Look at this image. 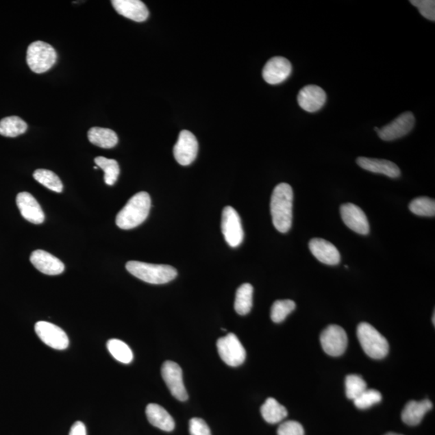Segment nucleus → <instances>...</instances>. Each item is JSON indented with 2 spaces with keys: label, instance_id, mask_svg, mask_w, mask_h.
<instances>
[{
  "label": "nucleus",
  "instance_id": "2eb2a0df",
  "mask_svg": "<svg viewBox=\"0 0 435 435\" xmlns=\"http://www.w3.org/2000/svg\"><path fill=\"white\" fill-rule=\"evenodd\" d=\"M327 101V94L321 87L315 85L306 86L297 95V103L304 111L314 113L319 111Z\"/></svg>",
  "mask_w": 435,
  "mask_h": 435
},
{
  "label": "nucleus",
  "instance_id": "f3484780",
  "mask_svg": "<svg viewBox=\"0 0 435 435\" xmlns=\"http://www.w3.org/2000/svg\"><path fill=\"white\" fill-rule=\"evenodd\" d=\"M309 248L316 259L328 265L340 264L341 256L336 247L326 240L314 238L309 243Z\"/></svg>",
  "mask_w": 435,
  "mask_h": 435
},
{
  "label": "nucleus",
  "instance_id": "0eeeda50",
  "mask_svg": "<svg viewBox=\"0 0 435 435\" xmlns=\"http://www.w3.org/2000/svg\"><path fill=\"white\" fill-rule=\"evenodd\" d=\"M222 232L227 244L236 248L244 240L241 219L239 214L232 207H226L222 214Z\"/></svg>",
  "mask_w": 435,
  "mask_h": 435
},
{
  "label": "nucleus",
  "instance_id": "ea45409f",
  "mask_svg": "<svg viewBox=\"0 0 435 435\" xmlns=\"http://www.w3.org/2000/svg\"><path fill=\"white\" fill-rule=\"evenodd\" d=\"M434 316H435V314H434V315H433V323H434Z\"/></svg>",
  "mask_w": 435,
  "mask_h": 435
},
{
  "label": "nucleus",
  "instance_id": "4be33fe9",
  "mask_svg": "<svg viewBox=\"0 0 435 435\" xmlns=\"http://www.w3.org/2000/svg\"><path fill=\"white\" fill-rule=\"evenodd\" d=\"M146 416L153 427L164 432H171L175 427L172 416L162 406L158 404H149L146 407Z\"/></svg>",
  "mask_w": 435,
  "mask_h": 435
},
{
  "label": "nucleus",
  "instance_id": "a211bd4d",
  "mask_svg": "<svg viewBox=\"0 0 435 435\" xmlns=\"http://www.w3.org/2000/svg\"><path fill=\"white\" fill-rule=\"evenodd\" d=\"M31 263L40 273L50 275H59L65 270V265L60 260L43 250H36L30 256Z\"/></svg>",
  "mask_w": 435,
  "mask_h": 435
},
{
  "label": "nucleus",
  "instance_id": "393cba45",
  "mask_svg": "<svg viewBox=\"0 0 435 435\" xmlns=\"http://www.w3.org/2000/svg\"><path fill=\"white\" fill-rule=\"evenodd\" d=\"M253 287L251 284H243L236 291L235 310L240 315L248 314L253 308Z\"/></svg>",
  "mask_w": 435,
  "mask_h": 435
},
{
  "label": "nucleus",
  "instance_id": "4468645a",
  "mask_svg": "<svg viewBox=\"0 0 435 435\" xmlns=\"http://www.w3.org/2000/svg\"><path fill=\"white\" fill-rule=\"evenodd\" d=\"M292 66L288 59L274 57L265 64L263 69V79L269 84H280L290 76Z\"/></svg>",
  "mask_w": 435,
  "mask_h": 435
},
{
  "label": "nucleus",
  "instance_id": "b1692460",
  "mask_svg": "<svg viewBox=\"0 0 435 435\" xmlns=\"http://www.w3.org/2000/svg\"><path fill=\"white\" fill-rule=\"evenodd\" d=\"M261 415L263 419L270 424L281 423L288 415V411L285 406L280 404L276 399L269 397L261 406Z\"/></svg>",
  "mask_w": 435,
  "mask_h": 435
},
{
  "label": "nucleus",
  "instance_id": "f704fd0d",
  "mask_svg": "<svg viewBox=\"0 0 435 435\" xmlns=\"http://www.w3.org/2000/svg\"><path fill=\"white\" fill-rule=\"evenodd\" d=\"M277 435H305V432L299 423L288 421L278 427Z\"/></svg>",
  "mask_w": 435,
  "mask_h": 435
},
{
  "label": "nucleus",
  "instance_id": "39448f33",
  "mask_svg": "<svg viewBox=\"0 0 435 435\" xmlns=\"http://www.w3.org/2000/svg\"><path fill=\"white\" fill-rule=\"evenodd\" d=\"M57 53L49 44L44 41H35L27 50V63L36 74H43L56 63Z\"/></svg>",
  "mask_w": 435,
  "mask_h": 435
},
{
  "label": "nucleus",
  "instance_id": "c756f323",
  "mask_svg": "<svg viewBox=\"0 0 435 435\" xmlns=\"http://www.w3.org/2000/svg\"><path fill=\"white\" fill-rule=\"evenodd\" d=\"M409 208L419 216L432 217L435 214V201L428 197H419L411 201Z\"/></svg>",
  "mask_w": 435,
  "mask_h": 435
},
{
  "label": "nucleus",
  "instance_id": "423d86ee",
  "mask_svg": "<svg viewBox=\"0 0 435 435\" xmlns=\"http://www.w3.org/2000/svg\"><path fill=\"white\" fill-rule=\"evenodd\" d=\"M217 349L221 358L231 367H238L246 359V351L235 334H228L225 337L219 338Z\"/></svg>",
  "mask_w": 435,
  "mask_h": 435
},
{
  "label": "nucleus",
  "instance_id": "f03ea898",
  "mask_svg": "<svg viewBox=\"0 0 435 435\" xmlns=\"http://www.w3.org/2000/svg\"><path fill=\"white\" fill-rule=\"evenodd\" d=\"M151 208V198L146 192H140L132 196L120 212L118 213L116 225L129 230L143 223L148 218Z\"/></svg>",
  "mask_w": 435,
  "mask_h": 435
},
{
  "label": "nucleus",
  "instance_id": "ddd939ff",
  "mask_svg": "<svg viewBox=\"0 0 435 435\" xmlns=\"http://www.w3.org/2000/svg\"><path fill=\"white\" fill-rule=\"evenodd\" d=\"M343 221L351 230L366 236L370 231L367 216L361 208L353 203L343 204L340 207Z\"/></svg>",
  "mask_w": 435,
  "mask_h": 435
},
{
  "label": "nucleus",
  "instance_id": "6e6552de",
  "mask_svg": "<svg viewBox=\"0 0 435 435\" xmlns=\"http://www.w3.org/2000/svg\"><path fill=\"white\" fill-rule=\"evenodd\" d=\"M320 342L327 355L340 356L347 349L348 340L345 329L337 325H331L322 332Z\"/></svg>",
  "mask_w": 435,
  "mask_h": 435
},
{
  "label": "nucleus",
  "instance_id": "bb28decb",
  "mask_svg": "<svg viewBox=\"0 0 435 435\" xmlns=\"http://www.w3.org/2000/svg\"><path fill=\"white\" fill-rule=\"evenodd\" d=\"M97 166L104 172V182L108 186H113L120 175L121 169L118 162L114 159L98 157L95 159Z\"/></svg>",
  "mask_w": 435,
  "mask_h": 435
},
{
  "label": "nucleus",
  "instance_id": "2f4dec72",
  "mask_svg": "<svg viewBox=\"0 0 435 435\" xmlns=\"http://www.w3.org/2000/svg\"><path fill=\"white\" fill-rule=\"evenodd\" d=\"M296 308L292 300H278L274 302L271 308V319L274 323H280Z\"/></svg>",
  "mask_w": 435,
  "mask_h": 435
},
{
  "label": "nucleus",
  "instance_id": "c85d7f7f",
  "mask_svg": "<svg viewBox=\"0 0 435 435\" xmlns=\"http://www.w3.org/2000/svg\"><path fill=\"white\" fill-rule=\"evenodd\" d=\"M34 177L36 182L48 189L57 192V193H62L63 190L62 182L56 173L48 171V169H38L34 172Z\"/></svg>",
  "mask_w": 435,
  "mask_h": 435
},
{
  "label": "nucleus",
  "instance_id": "7ed1b4c3",
  "mask_svg": "<svg viewBox=\"0 0 435 435\" xmlns=\"http://www.w3.org/2000/svg\"><path fill=\"white\" fill-rule=\"evenodd\" d=\"M126 269L140 280L154 285L168 283L177 276L175 268L166 264H153L131 260L127 263Z\"/></svg>",
  "mask_w": 435,
  "mask_h": 435
},
{
  "label": "nucleus",
  "instance_id": "cd10ccee",
  "mask_svg": "<svg viewBox=\"0 0 435 435\" xmlns=\"http://www.w3.org/2000/svg\"><path fill=\"white\" fill-rule=\"evenodd\" d=\"M108 349L114 359L123 364H130L134 360L131 348L125 342L112 338L108 342Z\"/></svg>",
  "mask_w": 435,
  "mask_h": 435
},
{
  "label": "nucleus",
  "instance_id": "4c0bfd02",
  "mask_svg": "<svg viewBox=\"0 0 435 435\" xmlns=\"http://www.w3.org/2000/svg\"><path fill=\"white\" fill-rule=\"evenodd\" d=\"M384 435H402V434L390 432V433H387L386 434H384Z\"/></svg>",
  "mask_w": 435,
  "mask_h": 435
},
{
  "label": "nucleus",
  "instance_id": "412c9836",
  "mask_svg": "<svg viewBox=\"0 0 435 435\" xmlns=\"http://www.w3.org/2000/svg\"><path fill=\"white\" fill-rule=\"evenodd\" d=\"M432 407V401L428 399L421 401H411L407 403L402 410L401 419L406 425H419Z\"/></svg>",
  "mask_w": 435,
  "mask_h": 435
},
{
  "label": "nucleus",
  "instance_id": "f8f14e48",
  "mask_svg": "<svg viewBox=\"0 0 435 435\" xmlns=\"http://www.w3.org/2000/svg\"><path fill=\"white\" fill-rule=\"evenodd\" d=\"M415 118L413 113L406 112L400 114L388 125L380 128L377 134L384 141H392L401 138L413 129Z\"/></svg>",
  "mask_w": 435,
  "mask_h": 435
},
{
  "label": "nucleus",
  "instance_id": "9b49d317",
  "mask_svg": "<svg viewBox=\"0 0 435 435\" xmlns=\"http://www.w3.org/2000/svg\"><path fill=\"white\" fill-rule=\"evenodd\" d=\"M36 335L47 346L56 350H65L69 346V338L63 330L51 323L40 321L35 325Z\"/></svg>",
  "mask_w": 435,
  "mask_h": 435
},
{
  "label": "nucleus",
  "instance_id": "473e14b6",
  "mask_svg": "<svg viewBox=\"0 0 435 435\" xmlns=\"http://www.w3.org/2000/svg\"><path fill=\"white\" fill-rule=\"evenodd\" d=\"M382 400L381 393L375 389H366L358 397L356 398L354 404L360 410H366L381 402Z\"/></svg>",
  "mask_w": 435,
  "mask_h": 435
},
{
  "label": "nucleus",
  "instance_id": "a878e982",
  "mask_svg": "<svg viewBox=\"0 0 435 435\" xmlns=\"http://www.w3.org/2000/svg\"><path fill=\"white\" fill-rule=\"evenodd\" d=\"M27 129V123L18 116H10L0 121V135L16 137L24 134Z\"/></svg>",
  "mask_w": 435,
  "mask_h": 435
},
{
  "label": "nucleus",
  "instance_id": "58836bf2",
  "mask_svg": "<svg viewBox=\"0 0 435 435\" xmlns=\"http://www.w3.org/2000/svg\"><path fill=\"white\" fill-rule=\"evenodd\" d=\"M379 129H380V128H378L377 127H374V130H375V132H378Z\"/></svg>",
  "mask_w": 435,
  "mask_h": 435
},
{
  "label": "nucleus",
  "instance_id": "72a5a7b5",
  "mask_svg": "<svg viewBox=\"0 0 435 435\" xmlns=\"http://www.w3.org/2000/svg\"><path fill=\"white\" fill-rule=\"evenodd\" d=\"M410 3L419 9L421 15L429 21H435V1L434 0H411Z\"/></svg>",
  "mask_w": 435,
  "mask_h": 435
},
{
  "label": "nucleus",
  "instance_id": "f257e3e1",
  "mask_svg": "<svg viewBox=\"0 0 435 435\" xmlns=\"http://www.w3.org/2000/svg\"><path fill=\"white\" fill-rule=\"evenodd\" d=\"M293 200L294 192L287 183H281L273 192L270 210L275 228L286 233L290 230L293 219Z\"/></svg>",
  "mask_w": 435,
  "mask_h": 435
},
{
  "label": "nucleus",
  "instance_id": "dca6fc26",
  "mask_svg": "<svg viewBox=\"0 0 435 435\" xmlns=\"http://www.w3.org/2000/svg\"><path fill=\"white\" fill-rule=\"evenodd\" d=\"M16 204L21 214L27 221L40 224L45 221V214L38 201L27 192H21L16 197Z\"/></svg>",
  "mask_w": 435,
  "mask_h": 435
},
{
  "label": "nucleus",
  "instance_id": "9d476101",
  "mask_svg": "<svg viewBox=\"0 0 435 435\" xmlns=\"http://www.w3.org/2000/svg\"><path fill=\"white\" fill-rule=\"evenodd\" d=\"M199 152V143L195 136L190 131L180 132L178 140L173 148V155L181 166H189L195 161Z\"/></svg>",
  "mask_w": 435,
  "mask_h": 435
},
{
  "label": "nucleus",
  "instance_id": "aec40b11",
  "mask_svg": "<svg viewBox=\"0 0 435 435\" xmlns=\"http://www.w3.org/2000/svg\"><path fill=\"white\" fill-rule=\"evenodd\" d=\"M356 163L360 168L369 172L384 174L391 178L401 176L400 169L395 163L387 160L361 157L357 158Z\"/></svg>",
  "mask_w": 435,
  "mask_h": 435
},
{
  "label": "nucleus",
  "instance_id": "e433bc0d",
  "mask_svg": "<svg viewBox=\"0 0 435 435\" xmlns=\"http://www.w3.org/2000/svg\"><path fill=\"white\" fill-rule=\"evenodd\" d=\"M70 435H86V428L84 423L76 422L72 425L71 429Z\"/></svg>",
  "mask_w": 435,
  "mask_h": 435
},
{
  "label": "nucleus",
  "instance_id": "6ab92c4d",
  "mask_svg": "<svg viewBox=\"0 0 435 435\" xmlns=\"http://www.w3.org/2000/svg\"><path fill=\"white\" fill-rule=\"evenodd\" d=\"M112 3L120 15L128 19L136 22H144L148 19V8L140 0H113Z\"/></svg>",
  "mask_w": 435,
  "mask_h": 435
},
{
  "label": "nucleus",
  "instance_id": "1a4fd4ad",
  "mask_svg": "<svg viewBox=\"0 0 435 435\" xmlns=\"http://www.w3.org/2000/svg\"><path fill=\"white\" fill-rule=\"evenodd\" d=\"M162 375L171 395L176 399L185 401L188 399V395L183 382L182 370L175 362L167 360L162 367Z\"/></svg>",
  "mask_w": 435,
  "mask_h": 435
},
{
  "label": "nucleus",
  "instance_id": "7c9ffc66",
  "mask_svg": "<svg viewBox=\"0 0 435 435\" xmlns=\"http://www.w3.org/2000/svg\"><path fill=\"white\" fill-rule=\"evenodd\" d=\"M346 395L348 399L355 400L368 389L367 383L358 375H348L345 380Z\"/></svg>",
  "mask_w": 435,
  "mask_h": 435
},
{
  "label": "nucleus",
  "instance_id": "c9c22d12",
  "mask_svg": "<svg viewBox=\"0 0 435 435\" xmlns=\"http://www.w3.org/2000/svg\"><path fill=\"white\" fill-rule=\"evenodd\" d=\"M189 429L190 435H212L208 425L201 419H190Z\"/></svg>",
  "mask_w": 435,
  "mask_h": 435
},
{
  "label": "nucleus",
  "instance_id": "20e7f679",
  "mask_svg": "<svg viewBox=\"0 0 435 435\" xmlns=\"http://www.w3.org/2000/svg\"><path fill=\"white\" fill-rule=\"evenodd\" d=\"M357 337L366 355L375 360H382L388 353L389 345L377 329L367 323H361L357 327Z\"/></svg>",
  "mask_w": 435,
  "mask_h": 435
},
{
  "label": "nucleus",
  "instance_id": "5701e85b",
  "mask_svg": "<svg viewBox=\"0 0 435 435\" xmlns=\"http://www.w3.org/2000/svg\"><path fill=\"white\" fill-rule=\"evenodd\" d=\"M88 139L91 144L103 149H112L118 144V136L109 128L94 127L88 132Z\"/></svg>",
  "mask_w": 435,
  "mask_h": 435
}]
</instances>
